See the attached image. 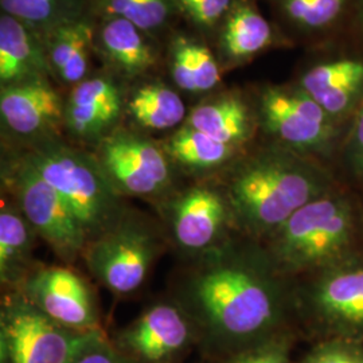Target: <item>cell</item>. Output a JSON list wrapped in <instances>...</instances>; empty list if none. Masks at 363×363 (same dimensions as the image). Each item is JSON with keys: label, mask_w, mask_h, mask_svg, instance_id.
<instances>
[{"label": "cell", "mask_w": 363, "mask_h": 363, "mask_svg": "<svg viewBox=\"0 0 363 363\" xmlns=\"http://www.w3.org/2000/svg\"><path fill=\"white\" fill-rule=\"evenodd\" d=\"M182 276L177 303L194 325L198 347L223 362L286 333L291 294L265 247L229 238L194 257Z\"/></svg>", "instance_id": "cell-1"}, {"label": "cell", "mask_w": 363, "mask_h": 363, "mask_svg": "<svg viewBox=\"0 0 363 363\" xmlns=\"http://www.w3.org/2000/svg\"><path fill=\"white\" fill-rule=\"evenodd\" d=\"M223 189L235 228L267 241L300 208L335 187L312 157L277 145L241 163Z\"/></svg>", "instance_id": "cell-2"}, {"label": "cell", "mask_w": 363, "mask_h": 363, "mask_svg": "<svg viewBox=\"0 0 363 363\" xmlns=\"http://www.w3.org/2000/svg\"><path fill=\"white\" fill-rule=\"evenodd\" d=\"M358 216L337 189L296 211L273 233L265 249L286 277L315 274L355 252Z\"/></svg>", "instance_id": "cell-3"}, {"label": "cell", "mask_w": 363, "mask_h": 363, "mask_svg": "<svg viewBox=\"0 0 363 363\" xmlns=\"http://www.w3.org/2000/svg\"><path fill=\"white\" fill-rule=\"evenodd\" d=\"M25 157L61 195L89 242L125 214L123 196L97 157L54 140L39 142Z\"/></svg>", "instance_id": "cell-4"}, {"label": "cell", "mask_w": 363, "mask_h": 363, "mask_svg": "<svg viewBox=\"0 0 363 363\" xmlns=\"http://www.w3.org/2000/svg\"><path fill=\"white\" fill-rule=\"evenodd\" d=\"M101 330L77 331L39 311L19 291L6 295L0 311V363H72Z\"/></svg>", "instance_id": "cell-5"}, {"label": "cell", "mask_w": 363, "mask_h": 363, "mask_svg": "<svg viewBox=\"0 0 363 363\" xmlns=\"http://www.w3.org/2000/svg\"><path fill=\"white\" fill-rule=\"evenodd\" d=\"M160 249L156 229L127 210L112 228L91 240L82 259L101 286L127 296L143 286Z\"/></svg>", "instance_id": "cell-6"}, {"label": "cell", "mask_w": 363, "mask_h": 363, "mask_svg": "<svg viewBox=\"0 0 363 363\" xmlns=\"http://www.w3.org/2000/svg\"><path fill=\"white\" fill-rule=\"evenodd\" d=\"M6 179L27 220L57 257L65 264L82 257L89 242L85 230L61 195L25 156L9 169Z\"/></svg>", "instance_id": "cell-7"}, {"label": "cell", "mask_w": 363, "mask_h": 363, "mask_svg": "<svg viewBox=\"0 0 363 363\" xmlns=\"http://www.w3.org/2000/svg\"><path fill=\"white\" fill-rule=\"evenodd\" d=\"M304 310L325 339L363 343V257L358 253L312 274Z\"/></svg>", "instance_id": "cell-8"}, {"label": "cell", "mask_w": 363, "mask_h": 363, "mask_svg": "<svg viewBox=\"0 0 363 363\" xmlns=\"http://www.w3.org/2000/svg\"><path fill=\"white\" fill-rule=\"evenodd\" d=\"M259 120L279 145L308 157L331 154L340 125L300 88L262 91Z\"/></svg>", "instance_id": "cell-9"}, {"label": "cell", "mask_w": 363, "mask_h": 363, "mask_svg": "<svg viewBox=\"0 0 363 363\" xmlns=\"http://www.w3.org/2000/svg\"><path fill=\"white\" fill-rule=\"evenodd\" d=\"M97 159L121 196L156 199L171 195L169 155L145 138L125 130L112 132L101 142Z\"/></svg>", "instance_id": "cell-10"}, {"label": "cell", "mask_w": 363, "mask_h": 363, "mask_svg": "<svg viewBox=\"0 0 363 363\" xmlns=\"http://www.w3.org/2000/svg\"><path fill=\"white\" fill-rule=\"evenodd\" d=\"M169 233L190 257H196L229 240L235 228L225 189L196 184L171 194L164 205Z\"/></svg>", "instance_id": "cell-11"}, {"label": "cell", "mask_w": 363, "mask_h": 363, "mask_svg": "<svg viewBox=\"0 0 363 363\" xmlns=\"http://www.w3.org/2000/svg\"><path fill=\"white\" fill-rule=\"evenodd\" d=\"M135 363H179L198 345L194 325L175 303H156L112 340Z\"/></svg>", "instance_id": "cell-12"}, {"label": "cell", "mask_w": 363, "mask_h": 363, "mask_svg": "<svg viewBox=\"0 0 363 363\" xmlns=\"http://www.w3.org/2000/svg\"><path fill=\"white\" fill-rule=\"evenodd\" d=\"M16 291L52 320L77 331L101 330L91 286L69 267H35Z\"/></svg>", "instance_id": "cell-13"}, {"label": "cell", "mask_w": 363, "mask_h": 363, "mask_svg": "<svg viewBox=\"0 0 363 363\" xmlns=\"http://www.w3.org/2000/svg\"><path fill=\"white\" fill-rule=\"evenodd\" d=\"M0 113L6 125L19 136H39L65 120L58 93L40 77L7 85L0 94Z\"/></svg>", "instance_id": "cell-14"}, {"label": "cell", "mask_w": 363, "mask_h": 363, "mask_svg": "<svg viewBox=\"0 0 363 363\" xmlns=\"http://www.w3.org/2000/svg\"><path fill=\"white\" fill-rule=\"evenodd\" d=\"M298 88L340 124L363 104V60L337 58L315 65Z\"/></svg>", "instance_id": "cell-15"}, {"label": "cell", "mask_w": 363, "mask_h": 363, "mask_svg": "<svg viewBox=\"0 0 363 363\" xmlns=\"http://www.w3.org/2000/svg\"><path fill=\"white\" fill-rule=\"evenodd\" d=\"M121 112V97L116 85L106 78L79 82L65 106L67 130L82 140H104Z\"/></svg>", "instance_id": "cell-16"}, {"label": "cell", "mask_w": 363, "mask_h": 363, "mask_svg": "<svg viewBox=\"0 0 363 363\" xmlns=\"http://www.w3.org/2000/svg\"><path fill=\"white\" fill-rule=\"evenodd\" d=\"M38 234L18 203L3 199L0 208V281L16 291L37 267L33 252Z\"/></svg>", "instance_id": "cell-17"}, {"label": "cell", "mask_w": 363, "mask_h": 363, "mask_svg": "<svg viewBox=\"0 0 363 363\" xmlns=\"http://www.w3.org/2000/svg\"><path fill=\"white\" fill-rule=\"evenodd\" d=\"M46 61L26 26L9 13L0 18V79L6 85L37 78Z\"/></svg>", "instance_id": "cell-18"}, {"label": "cell", "mask_w": 363, "mask_h": 363, "mask_svg": "<svg viewBox=\"0 0 363 363\" xmlns=\"http://www.w3.org/2000/svg\"><path fill=\"white\" fill-rule=\"evenodd\" d=\"M186 125L237 148L247 143L252 135V117L238 97H225L196 106Z\"/></svg>", "instance_id": "cell-19"}, {"label": "cell", "mask_w": 363, "mask_h": 363, "mask_svg": "<svg viewBox=\"0 0 363 363\" xmlns=\"http://www.w3.org/2000/svg\"><path fill=\"white\" fill-rule=\"evenodd\" d=\"M91 37V27L81 21H72L52 28L49 46L50 64L65 82L74 84L85 76Z\"/></svg>", "instance_id": "cell-20"}, {"label": "cell", "mask_w": 363, "mask_h": 363, "mask_svg": "<svg viewBox=\"0 0 363 363\" xmlns=\"http://www.w3.org/2000/svg\"><path fill=\"white\" fill-rule=\"evenodd\" d=\"M240 148L220 143L189 125L175 132L164 145L171 160L191 169H214L233 159Z\"/></svg>", "instance_id": "cell-21"}, {"label": "cell", "mask_w": 363, "mask_h": 363, "mask_svg": "<svg viewBox=\"0 0 363 363\" xmlns=\"http://www.w3.org/2000/svg\"><path fill=\"white\" fill-rule=\"evenodd\" d=\"M140 28L124 18H113L101 33L105 52L123 70L136 74L154 65L155 55L145 43Z\"/></svg>", "instance_id": "cell-22"}, {"label": "cell", "mask_w": 363, "mask_h": 363, "mask_svg": "<svg viewBox=\"0 0 363 363\" xmlns=\"http://www.w3.org/2000/svg\"><path fill=\"white\" fill-rule=\"evenodd\" d=\"M271 42L272 28L250 6H238L228 18L223 30V48L230 58L252 57L269 46Z\"/></svg>", "instance_id": "cell-23"}, {"label": "cell", "mask_w": 363, "mask_h": 363, "mask_svg": "<svg viewBox=\"0 0 363 363\" xmlns=\"http://www.w3.org/2000/svg\"><path fill=\"white\" fill-rule=\"evenodd\" d=\"M130 112L144 128L163 130L181 124L186 106L175 91L163 85H148L133 94Z\"/></svg>", "instance_id": "cell-24"}, {"label": "cell", "mask_w": 363, "mask_h": 363, "mask_svg": "<svg viewBox=\"0 0 363 363\" xmlns=\"http://www.w3.org/2000/svg\"><path fill=\"white\" fill-rule=\"evenodd\" d=\"M6 13L34 26H61L70 16L69 0H0Z\"/></svg>", "instance_id": "cell-25"}, {"label": "cell", "mask_w": 363, "mask_h": 363, "mask_svg": "<svg viewBox=\"0 0 363 363\" xmlns=\"http://www.w3.org/2000/svg\"><path fill=\"white\" fill-rule=\"evenodd\" d=\"M286 15L298 26L319 30L331 26L347 0H281Z\"/></svg>", "instance_id": "cell-26"}, {"label": "cell", "mask_w": 363, "mask_h": 363, "mask_svg": "<svg viewBox=\"0 0 363 363\" xmlns=\"http://www.w3.org/2000/svg\"><path fill=\"white\" fill-rule=\"evenodd\" d=\"M116 18H124L140 30L162 26L169 16L167 0H105Z\"/></svg>", "instance_id": "cell-27"}, {"label": "cell", "mask_w": 363, "mask_h": 363, "mask_svg": "<svg viewBox=\"0 0 363 363\" xmlns=\"http://www.w3.org/2000/svg\"><path fill=\"white\" fill-rule=\"evenodd\" d=\"M292 334L289 331L269 337L220 363H291Z\"/></svg>", "instance_id": "cell-28"}, {"label": "cell", "mask_w": 363, "mask_h": 363, "mask_svg": "<svg viewBox=\"0 0 363 363\" xmlns=\"http://www.w3.org/2000/svg\"><path fill=\"white\" fill-rule=\"evenodd\" d=\"M303 363H363V345L347 339L328 337L312 349Z\"/></svg>", "instance_id": "cell-29"}, {"label": "cell", "mask_w": 363, "mask_h": 363, "mask_svg": "<svg viewBox=\"0 0 363 363\" xmlns=\"http://www.w3.org/2000/svg\"><path fill=\"white\" fill-rule=\"evenodd\" d=\"M191 55L194 65L196 91L213 89L220 81V70L213 54L205 46L191 43Z\"/></svg>", "instance_id": "cell-30"}, {"label": "cell", "mask_w": 363, "mask_h": 363, "mask_svg": "<svg viewBox=\"0 0 363 363\" xmlns=\"http://www.w3.org/2000/svg\"><path fill=\"white\" fill-rule=\"evenodd\" d=\"M345 144L346 164L355 177L363 178V104L355 112Z\"/></svg>", "instance_id": "cell-31"}, {"label": "cell", "mask_w": 363, "mask_h": 363, "mask_svg": "<svg viewBox=\"0 0 363 363\" xmlns=\"http://www.w3.org/2000/svg\"><path fill=\"white\" fill-rule=\"evenodd\" d=\"M72 363H135L120 352L113 342L101 334L91 345L78 354Z\"/></svg>", "instance_id": "cell-32"}, {"label": "cell", "mask_w": 363, "mask_h": 363, "mask_svg": "<svg viewBox=\"0 0 363 363\" xmlns=\"http://www.w3.org/2000/svg\"><path fill=\"white\" fill-rule=\"evenodd\" d=\"M172 74L179 88L184 91H196L191 42L177 40L172 60Z\"/></svg>", "instance_id": "cell-33"}, {"label": "cell", "mask_w": 363, "mask_h": 363, "mask_svg": "<svg viewBox=\"0 0 363 363\" xmlns=\"http://www.w3.org/2000/svg\"><path fill=\"white\" fill-rule=\"evenodd\" d=\"M183 7L201 25L216 23L226 10L230 0H181Z\"/></svg>", "instance_id": "cell-34"}, {"label": "cell", "mask_w": 363, "mask_h": 363, "mask_svg": "<svg viewBox=\"0 0 363 363\" xmlns=\"http://www.w3.org/2000/svg\"><path fill=\"white\" fill-rule=\"evenodd\" d=\"M362 26H363V9H362Z\"/></svg>", "instance_id": "cell-35"}]
</instances>
